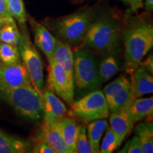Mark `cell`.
<instances>
[{
	"instance_id": "6da1fadb",
	"label": "cell",
	"mask_w": 153,
	"mask_h": 153,
	"mask_svg": "<svg viewBox=\"0 0 153 153\" xmlns=\"http://www.w3.org/2000/svg\"><path fill=\"white\" fill-rule=\"evenodd\" d=\"M123 36L125 45L124 68L126 72L132 75L152 48L153 27L144 19L136 17L128 24Z\"/></svg>"
},
{
	"instance_id": "7a4b0ae2",
	"label": "cell",
	"mask_w": 153,
	"mask_h": 153,
	"mask_svg": "<svg viewBox=\"0 0 153 153\" xmlns=\"http://www.w3.org/2000/svg\"><path fill=\"white\" fill-rule=\"evenodd\" d=\"M121 33L117 19L104 14L92 21L83 39L84 45L99 53H111L116 51Z\"/></svg>"
},
{
	"instance_id": "3957f363",
	"label": "cell",
	"mask_w": 153,
	"mask_h": 153,
	"mask_svg": "<svg viewBox=\"0 0 153 153\" xmlns=\"http://www.w3.org/2000/svg\"><path fill=\"white\" fill-rule=\"evenodd\" d=\"M73 55L74 95L78 99L100 89L102 82L99 76L97 59L90 50L79 49Z\"/></svg>"
},
{
	"instance_id": "277c9868",
	"label": "cell",
	"mask_w": 153,
	"mask_h": 153,
	"mask_svg": "<svg viewBox=\"0 0 153 153\" xmlns=\"http://www.w3.org/2000/svg\"><path fill=\"white\" fill-rule=\"evenodd\" d=\"M0 97L19 116L38 121L43 118V101L40 93L32 84L0 91Z\"/></svg>"
},
{
	"instance_id": "5b68a950",
	"label": "cell",
	"mask_w": 153,
	"mask_h": 153,
	"mask_svg": "<svg viewBox=\"0 0 153 153\" xmlns=\"http://www.w3.org/2000/svg\"><path fill=\"white\" fill-rule=\"evenodd\" d=\"M93 19V10L87 8L56 19L53 24V29L63 41L76 45L84 39Z\"/></svg>"
},
{
	"instance_id": "8992f818",
	"label": "cell",
	"mask_w": 153,
	"mask_h": 153,
	"mask_svg": "<svg viewBox=\"0 0 153 153\" xmlns=\"http://www.w3.org/2000/svg\"><path fill=\"white\" fill-rule=\"evenodd\" d=\"M70 114L85 122L104 119L109 115L108 104L102 91L87 94L70 104Z\"/></svg>"
},
{
	"instance_id": "52a82bcc",
	"label": "cell",
	"mask_w": 153,
	"mask_h": 153,
	"mask_svg": "<svg viewBox=\"0 0 153 153\" xmlns=\"http://www.w3.org/2000/svg\"><path fill=\"white\" fill-rule=\"evenodd\" d=\"M22 62L29 74L32 85L40 93L44 87L43 64L41 55L31 43L26 28L21 33V38L17 45Z\"/></svg>"
},
{
	"instance_id": "ba28073f",
	"label": "cell",
	"mask_w": 153,
	"mask_h": 153,
	"mask_svg": "<svg viewBox=\"0 0 153 153\" xmlns=\"http://www.w3.org/2000/svg\"><path fill=\"white\" fill-rule=\"evenodd\" d=\"M49 85L53 91L70 105L74 101V87L70 79L60 65L52 60L49 62Z\"/></svg>"
},
{
	"instance_id": "9c48e42d",
	"label": "cell",
	"mask_w": 153,
	"mask_h": 153,
	"mask_svg": "<svg viewBox=\"0 0 153 153\" xmlns=\"http://www.w3.org/2000/svg\"><path fill=\"white\" fill-rule=\"evenodd\" d=\"M43 101V125L41 128H47L55 125L65 117L67 108L53 91L45 89L41 92Z\"/></svg>"
},
{
	"instance_id": "30bf717a",
	"label": "cell",
	"mask_w": 153,
	"mask_h": 153,
	"mask_svg": "<svg viewBox=\"0 0 153 153\" xmlns=\"http://www.w3.org/2000/svg\"><path fill=\"white\" fill-rule=\"evenodd\" d=\"M32 84L22 61L14 65L0 64V91Z\"/></svg>"
},
{
	"instance_id": "8fae6325",
	"label": "cell",
	"mask_w": 153,
	"mask_h": 153,
	"mask_svg": "<svg viewBox=\"0 0 153 153\" xmlns=\"http://www.w3.org/2000/svg\"><path fill=\"white\" fill-rule=\"evenodd\" d=\"M29 22L34 35L35 44L46 56L48 62L53 60V51L57 40L45 26L30 18Z\"/></svg>"
},
{
	"instance_id": "7c38bea8",
	"label": "cell",
	"mask_w": 153,
	"mask_h": 153,
	"mask_svg": "<svg viewBox=\"0 0 153 153\" xmlns=\"http://www.w3.org/2000/svg\"><path fill=\"white\" fill-rule=\"evenodd\" d=\"M131 100L153 92L152 74L143 68H138L132 74Z\"/></svg>"
},
{
	"instance_id": "4fadbf2b",
	"label": "cell",
	"mask_w": 153,
	"mask_h": 153,
	"mask_svg": "<svg viewBox=\"0 0 153 153\" xmlns=\"http://www.w3.org/2000/svg\"><path fill=\"white\" fill-rule=\"evenodd\" d=\"M33 140L35 143H45L56 153H70L56 124L47 128H41Z\"/></svg>"
},
{
	"instance_id": "5bb4252c",
	"label": "cell",
	"mask_w": 153,
	"mask_h": 153,
	"mask_svg": "<svg viewBox=\"0 0 153 153\" xmlns=\"http://www.w3.org/2000/svg\"><path fill=\"white\" fill-rule=\"evenodd\" d=\"M109 122L110 128L121 142H123L125 137L131 133L134 124L129 113L126 108L111 112Z\"/></svg>"
},
{
	"instance_id": "9a60e30c",
	"label": "cell",
	"mask_w": 153,
	"mask_h": 153,
	"mask_svg": "<svg viewBox=\"0 0 153 153\" xmlns=\"http://www.w3.org/2000/svg\"><path fill=\"white\" fill-rule=\"evenodd\" d=\"M53 60L60 65L68 74L69 77L73 80L74 55L68 43L57 41L53 51Z\"/></svg>"
},
{
	"instance_id": "2e32d148",
	"label": "cell",
	"mask_w": 153,
	"mask_h": 153,
	"mask_svg": "<svg viewBox=\"0 0 153 153\" xmlns=\"http://www.w3.org/2000/svg\"><path fill=\"white\" fill-rule=\"evenodd\" d=\"M125 108L133 120V123L139 122L148 116H152L153 98H137L130 101Z\"/></svg>"
},
{
	"instance_id": "e0dca14e",
	"label": "cell",
	"mask_w": 153,
	"mask_h": 153,
	"mask_svg": "<svg viewBox=\"0 0 153 153\" xmlns=\"http://www.w3.org/2000/svg\"><path fill=\"white\" fill-rule=\"evenodd\" d=\"M29 142L0 131V153L31 152Z\"/></svg>"
},
{
	"instance_id": "ac0fdd59",
	"label": "cell",
	"mask_w": 153,
	"mask_h": 153,
	"mask_svg": "<svg viewBox=\"0 0 153 153\" xmlns=\"http://www.w3.org/2000/svg\"><path fill=\"white\" fill-rule=\"evenodd\" d=\"M56 125L70 153H74L80 126L74 120L66 117L62 118Z\"/></svg>"
},
{
	"instance_id": "d6986e66",
	"label": "cell",
	"mask_w": 153,
	"mask_h": 153,
	"mask_svg": "<svg viewBox=\"0 0 153 153\" xmlns=\"http://www.w3.org/2000/svg\"><path fill=\"white\" fill-rule=\"evenodd\" d=\"M107 127L108 122L105 118L94 120L88 125L87 128V137L94 153L100 152L99 143Z\"/></svg>"
},
{
	"instance_id": "ffe728a7",
	"label": "cell",
	"mask_w": 153,
	"mask_h": 153,
	"mask_svg": "<svg viewBox=\"0 0 153 153\" xmlns=\"http://www.w3.org/2000/svg\"><path fill=\"white\" fill-rule=\"evenodd\" d=\"M131 101V82L115 91L111 98L107 100L109 111L114 112L125 108Z\"/></svg>"
},
{
	"instance_id": "44dd1931",
	"label": "cell",
	"mask_w": 153,
	"mask_h": 153,
	"mask_svg": "<svg viewBox=\"0 0 153 153\" xmlns=\"http://www.w3.org/2000/svg\"><path fill=\"white\" fill-rule=\"evenodd\" d=\"M135 133L140 140L142 153L153 152V123L152 121L140 123L135 128Z\"/></svg>"
},
{
	"instance_id": "7402d4cb",
	"label": "cell",
	"mask_w": 153,
	"mask_h": 153,
	"mask_svg": "<svg viewBox=\"0 0 153 153\" xmlns=\"http://www.w3.org/2000/svg\"><path fill=\"white\" fill-rule=\"evenodd\" d=\"M119 70L118 60L116 55L109 53L101 61L99 65V73L102 83L108 82Z\"/></svg>"
},
{
	"instance_id": "603a6c76",
	"label": "cell",
	"mask_w": 153,
	"mask_h": 153,
	"mask_svg": "<svg viewBox=\"0 0 153 153\" xmlns=\"http://www.w3.org/2000/svg\"><path fill=\"white\" fill-rule=\"evenodd\" d=\"M20 38L21 32L17 27L16 21L0 24V41L17 46Z\"/></svg>"
},
{
	"instance_id": "cb8c5ba5",
	"label": "cell",
	"mask_w": 153,
	"mask_h": 153,
	"mask_svg": "<svg viewBox=\"0 0 153 153\" xmlns=\"http://www.w3.org/2000/svg\"><path fill=\"white\" fill-rule=\"evenodd\" d=\"M7 9L22 29L26 28L27 14L23 0H5Z\"/></svg>"
},
{
	"instance_id": "d4e9b609",
	"label": "cell",
	"mask_w": 153,
	"mask_h": 153,
	"mask_svg": "<svg viewBox=\"0 0 153 153\" xmlns=\"http://www.w3.org/2000/svg\"><path fill=\"white\" fill-rule=\"evenodd\" d=\"M21 62L18 47L0 41V64L14 65Z\"/></svg>"
},
{
	"instance_id": "484cf974",
	"label": "cell",
	"mask_w": 153,
	"mask_h": 153,
	"mask_svg": "<svg viewBox=\"0 0 153 153\" xmlns=\"http://www.w3.org/2000/svg\"><path fill=\"white\" fill-rule=\"evenodd\" d=\"M106 128V135L100 145V152L101 153H111L118 149L122 143L110 127H107Z\"/></svg>"
},
{
	"instance_id": "4316f807",
	"label": "cell",
	"mask_w": 153,
	"mask_h": 153,
	"mask_svg": "<svg viewBox=\"0 0 153 153\" xmlns=\"http://www.w3.org/2000/svg\"><path fill=\"white\" fill-rule=\"evenodd\" d=\"M77 153H92L90 143L87 137V128L85 125L80 126V128L76 142L75 152Z\"/></svg>"
},
{
	"instance_id": "83f0119b",
	"label": "cell",
	"mask_w": 153,
	"mask_h": 153,
	"mask_svg": "<svg viewBox=\"0 0 153 153\" xmlns=\"http://www.w3.org/2000/svg\"><path fill=\"white\" fill-rule=\"evenodd\" d=\"M130 82H131V81L128 79V77H126V76L121 75L118 76V78H116L112 82L105 86L104 90H103V93H104V95L106 101L111 98V97L114 94L115 91L117 90V89H120V88L127 85L128 83H130Z\"/></svg>"
},
{
	"instance_id": "f1b7e54d",
	"label": "cell",
	"mask_w": 153,
	"mask_h": 153,
	"mask_svg": "<svg viewBox=\"0 0 153 153\" xmlns=\"http://www.w3.org/2000/svg\"><path fill=\"white\" fill-rule=\"evenodd\" d=\"M119 152L123 153H142L140 140L136 135L126 143L124 148Z\"/></svg>"
},
{
	"instance_id": "f546056e",
	"label": "cell",
	"mask_w": 153,
	"mask_h": 153,
	"mask_svg": "<svg viewBox=\"0 0 153 153\" xmlns=\"http://www.w3.org/2000/svg\"><path fill=\"white\" fill-rule=\"evenodd\" d=\"M7 9L5 0H0V22L1 23L5 22H14Z\"/></svg>"
},
{
	"instance_id": "4dcf8cb0",
	"label": "cell",
	"mask_w": 153,
	"mask_h": 153,
	"mask_svg": "<svg viewBox=\"0 0 153 153\" xmlns=\"http://www.w3.org/2000/svg\"><path fill=\"white\" fill-rule=\"evenodd\" d=\"M31 152L34 153H56L52 148L44 143H36Z\"/></svg>"
},
{
	"instance_id": "1f68e13d",
	"label": "cell",
	"mask_w": 153,
	"mask_h": 153,
	"mask_svg": "<svg viewBox=\"0 0 153 153\" xmlns=\"http://www.w3.org/2000/svg\"><path fill=\"white\" fill-rule=\"evenodd\" d=\"M140 66V68H143L145 69L147 71L150 72L151 74L153 73V55L151 54L147 57L145 60L143 61H141L140 63L139 67Z\"/></svg>"
},
{
	"instance_id": "d6a6232c",
	"label": "cell",
	"mask_w": 153,
	"mask_h": 153,
	"mask_svg": "<svg viewBox=\"0 0 153 153\" xmlns=\"http://www.w3.org/2000/svg\"><path fill=\"white\" fill-rule=\"evenodd\" d=\"M128 4L131 7V10L133 12L137 11L143 6V0H129Z\"/></svg>"
},
{
	"instance_id": "836d02e7",
	"label": "cell",
	"mask_w": 153,
	"mask_h": 153,
	"mask_svg": "<svg viewBox=\"0 0 153 153\" xmlns=\"http://www.w3.org/2000/svg\"><path fill=\"white\" fill-rule=\"evenodd\" d=\"M145 9L148 12H152L153 10V0H145Z\"/></svg>"
},
{
	"instance_id": "e575fe53",
	"label": "cell",
	"mask_w": 153,
	"mask_h": 153,
	"mask_svg": "<svg viewBox=\"0 0 153 153\" xmlns=\"http://www.w3.org/2000/svg\"><path fill=\"white\" fill-rule=\"evenodd\" d=\"M87 1V0H74V3L76 4H80L84 2V1Z\"/></svg>"
},
{
	"instance_id": "d590c367",
	"label": "cell",
	"mask_w": 153,
	"mask_h": 153,
	"mask_svg": "<svg viewBox=\"0 0 153 153\" xmlns=\"http://www.w3.org/2000/svg\"><path fill=\"white\" fill-rule=\"evenodd\" d=\"M120 1H123V3L127 4H129V0H120Z\"/></svg>"
},
{
	"instance_id": "8d00e7d4",
	"label": "cell",
	"mask_w": 153,
	"mask_h": 153,
	"mask_svg": "<svg viewBox=\"0 0 153 153\" xmlns=\"http://www.w3.org/2000/svg\"><path fill=\"white\" fill-rule=\"evenodd\" d=\"M0 24H1V22H0Z\"/></svg>"
}]
</instances>
